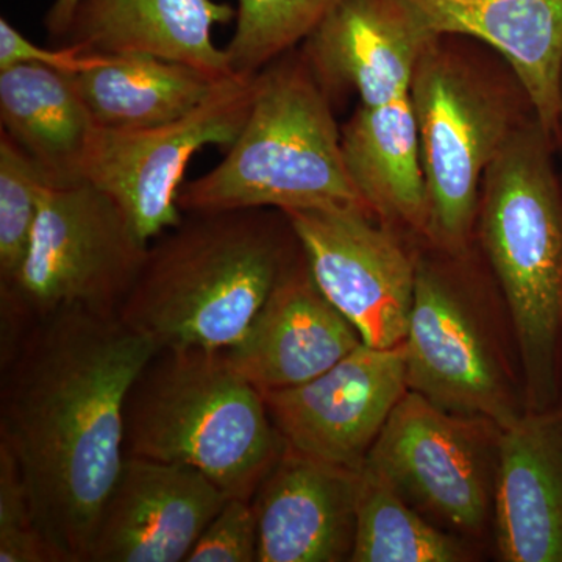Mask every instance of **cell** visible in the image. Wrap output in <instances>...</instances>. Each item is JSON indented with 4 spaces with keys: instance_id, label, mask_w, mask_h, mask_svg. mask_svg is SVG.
Wrapping results in <instances>:
<instances>
[{
    "instance_id": "cell-17",
    "label": "cell",
    "mask_w": 562,
    "mask_h": 562,
    "mask_svg": "<svg viewBox=\"0 0 562 562\" xmlns=\"http://www.w3.org/2000/svg\"><path fill=\"white\" fill-rule=\"evenodd\" d=\"M495 528L506 562H562V409H528L498 431Z\"/></svg>"
},
{
    "instance_id": "cell-11",
    "label": "cell",
    "mask_w": 562,
    "mask_h": 562,
    "mask_svg": "<svg viewBox=\"0 0 562 562\" xmlns=\"http://www.w3.org/2000/svg\"><path fill=\"white\" fill-rule=\"evenodd\" d=\"M406 392L405 346L361 344L312 382L262 397L284 449L360 472Z\"/></svg>"
},
{
    "instance_id": "cell-10",
    "label": "cell",
    "mask_w": 562,
    "mask_h": 562,
    "mask_svg": "<svg viewBox=\"0 0 562 562\" xmlns=\"http://www.w3.org/2000/svg\"><path fill=\"white\" fill-rule=\"evenodd\" d=\"M322 294L376 349L408 335L417 265L362 210L284 211Z\"/></svg>"
},
{
    "instance_id": "cell-3",
    "label": "cell",
    "mask_w": 562,
    "mask_h": 562,
    "mask_svg": "<svg viewBox=\"0 0 562 562\" xmlns=\"http://www.w3.org/2000/svg\"><path fill=\"white\" fill-rule=\"evenodd\" d=\"M290 54L255 76L254 103L241 133L216 168L184 181L179 194L183 213L249 209L372 213L347 169L330 95L305 57Z\"/></svg>"
},
{
    "instance_id": "cell-5",
    "label": "cell",
    "mask_w": 562,
    "mask_h": 562,
    "mask_svg": "<svg viewBox=\"0 0 562 562\" xmlns=\"http://www.w3.org/2000/svg\"><path fill=\"white\" fill-rule=\"evenodd\" d=\"M538 127H516L483 179L480 233L512 314L530 409L558 398L562 199Z\"/></svg>"
},
{
    "instance_id": "cell-12",
    "label": "cell",
    "mask_w": 562,
    "mask_h": 562,
    "mask_svg": "<svg viewBox=\"0 0 562 562\" xmlns=\"http://www.w3.org/2000/svg\"><path fill=\"white\" fill-rule=\"evenodd\" d=\"M403 346L408 391L432 405L498 430L522 416L471 308L431 266L417 265Z\"/></svg>"
},
{
    "instance_id": "cell-20",
    "label": "cell",
    "mask_w": 562,
    "mask_h": 562,
    "mask_svg": "<svg viewBox=\"0 0 562 562\" xmlns=\"http://www.w3.org/2000/svg\"><path fill=\"white\" fill-rule=\"evenodd\" d=\"M341 138L351 180L372 213L428 235L430 199L412 94L361 105Z\"/></svg>"
},
{
    "instance_id": "cell-23",
    "label": "cell",
    "mask_w": 562,
    "mask_h": 562,
    "mask_svg": "<svg viewBox=\"0 0 562 562\" xmlns=\"http://www.w3.org/2000/svg\"><path fill=\"white\" fill-rule=\"evenodd\" d=\"M468 560V550L460 541L432 527L383 475L362 465L351 562Z\"/></svg>"
},
{
    "instance_id": "cell-8",
    "label": "cell",
    "mask_w": 562,
    "mask_h": 562,
    "mask_svg": "<svg viewBox=\"0 0 562 562\" xmlns=\"http://www.w3.org/2000/svg\"><path fill=\"white\" fill-rule=\"evenodd\" d=\"M255 98V77H232L187 116L157 127L113 131L94 125L80 180L109 195L140 243L149 246L183 217L179 194L191 158L206 146L228 149Z\"/></svg>"
},
{
    "instance_id": "cell-13",
    "label": "cell",
    "mask_w": 562,
    "mask_h": 562,
    "mask_svg": "<svg viewBox=\"0 0 562 562\" xmlns=\"http://www.w3.org/2000/svg\"><path fill=\"white\" fill-rule=\"evenodd\" d=\"M227 498L195 469L125 454L87 562L187 561Z\"/></svg>"
},
{
    "instance_id": "cell-18",
    "label": "cell",
    "mask_w": 562,
    "mask_h": 562,
    "mask_svg": "<svg viewBox=\"0 0 562 562\" xmlns=\"http://www.w3.org/2000/svg\"><path fill=\"white\" fill-rule=\"evenodd\" d=\"M439 36L483 41L512 66L547 136L562 120V0H406Z\"/></svg>"
},
{
    "instance_id": "cell-4",
    "label": "cell",
    "mask_w": 562,
    "mask_h": 562,
    "mask_svg": "<svg viewBox=\"0 0 562 562\" xmlns=\"http://www.w3.org/2000/svg\"><path fill=\"white\" fill-rule=\"evenodd\" d=\"M128 457L188 465L228 498L251 501L284 452L265 397L224 351L160 349L124 406Z\"/></svg>"
},
{
    "instance_id": "cell-2",
    "label": "cell",
    "mask_w": 562,
    "mask_h": 562,
    "mask_svg": "<svg viewBox=\"0 0 562 562\" xmlns=\"http://www.w3.org/2000/svg\"><path fill=\"white\" fill-rule=\"evenodd\" d=\"M302 260L283 211L183 213L147 247L120 317L158 350H231Z\"/></svg>"
},
{
    "instance_id": "cell-25",
    "label": "cell",
    "mask_w": 562,
    "mask_h": 562,
    "mask_svg": "<svg viewBox=\"0 0 562 562\" xmlns=\"http://www.w3.org/2000/svg\"><path fill=\"white\" fill-rule=\"evenodd\" d=\"M54 183L27 151L0 131V283L9 281L24 261L41 198Z\"/></svg>"
},
{
    "instance_id": "cell-26",
    "label": "cell",
    "mask_w": 562,
    "mask_h": 562,
    "mask_svg": "<svg viewBox=\"0 0 562 562\" xmlns=\"http://www.w3.org/2000/svg\"><path fill=\"white\" fill-rule=\"evenodd\" d=\"M0 562H60L33 513L27 486L9 447L0 442Z\"/></svg>"
},
{
    "instance_id": "cell-21",
    "label": "cell",
    "mask_w": 562,
    "mask_h": 562,
    "mask_svg": "<svg viewBox=\"0 0 562 562\" xmlns=\"http://www.w3.org/2000/svg\"><path fill=\"white\" fill-rule=\"evenodd\" d=\"M69 77L92 124L113 131L180 120L228 80L149 54L109 55L102 65Z\"/></svg>"
},
{
    "instance_id": "cell-7",
    "label": "cell",
    "mask_w": 562,
    "mask_h": 562,
    "mask_svg": "<svg viewBox=\"0 0 562 562\" xmlns=\"http://www.w3.org/2000/svg\"><path fill=\"white\" fill-rule=\"evenodd\" d=\"M441 41L422 57L409 94L430 199L428 236L460 254L479 214L484 173L516 125L505 99Z\"/></svg>"
},
{
    "instance_id": "cell-19",
    "label": "cell",
    "mask_w": 562,
    "mask_h": 562,
    "mask_svg": "<svg viewBox=\"0 0 562 562\" xmlns=\"http://www.w3.org/2000/svg\"><path fill=\"white\" fill-rule=\"evenodd\" d=\"M235 18L214 0H80L65 41L88 54L155 55L225 80L235 74L213 27Z\"/></svg>"
},
{
    "instance_id": "cell-24",
    "label": "cell",
    "mask_w": 562,
    "mask_h": 562,
    "mask_svg": "<svg viewBox=\"0 0 562 562\" xmlns=\"http://www.w3.org/2000/svg\"><path fill=\"white\" fill-rule=\"evenodd\" d=\"M236 27L224 47L233 74L255 77L316 31L336 0H236Z\"/></svg>"
},
{
    "instance_id": "cell-28",
    "label": "cell",
    "mask_w": 562,
    "mask_h": 562,
    "mask_svg": "<svg viewBox=\"0 0 562 562\" xmlns=\"http://www.w3.org/2000/svg\"><path fill=\"white\" fill-rule=\"evenodd\" d=\"M106 57L109 55L88 54L68 43L60 47H41L25 38L5 18L0 20V70L18 65H38L74 76L102 65Z\"/></svg>"
},
{
    "instance_id": "cell-29",
    "label": "cell",
    "mask_w": 562,
    "mask_h": 562,
    "mask_svg": "<svg viewBox=\"0 0 562 562\" xmlns=\"http://www.w3.org/2000/svg\"><path fill=\"white\" fill-rule=\"evenodd\" d=\"M79 3L80 0H55L52 3L46 18H44V25H46L50 36L65 40Z\"/></svg>"
},
{
    "instance_id": "cell-1",
    "label": "cell",
    "mask_w": 562,
    "mask_h": 562,
    "mask_svg": "<svg viewBox=\"0 0 562 562\" xmlns=\"http://www.w3.org/2000/svg\"><path fill=\"white\" fill-rule=\"evenodd\" d=\"M157 350L120 316L63 310L0 364V442L60 562L88 561L125 461V401Z\"/></svg>"
},
{
    "instance_id": "cell-14",
    "label": "cell",
    "mask_w": 562,
    "mask_h": 562,
    "mask_svg": "<svg viewBox=\"0 0 562 562\" xmlns=\"http://www.w3.org/2000/svg\"><path fill=\"white\" fill-rule=\"evenodd\" d=\"M442 36L406 0H336L303 55L324 90H351L361 105L409 94L425 52Z\"/></svg>"
},
{
    "instance_id": "cell-16",
    "label": "cell",
    "mask_w": 562,
    "mask_h": 562,
    "mask_svg": "<svg viewBox=\"0 0 562 562\" xmlns=\"http://www.w3.org/2000/svg\"><path fill=\"white\" fill-rule=\"evenodd\" d=\"M361 344L360 331L322 294L303 257L272 292L247 335L224 355L236 372L266 394L312 382Z\"/></svg>"
},
{
    "instance_id": "cell-27",
    "label": "cell",
    "mask_w": 562,
    "mask_h": 562,
    "mask_svg": "<svg viewBox=\"0 0 562 562\" xmlns=\"http://www.w3.org/2000/svg\"><path fill=\"white\" fill-rule=\"evenodd\" d=\"M254 503L231 497L210 520L184 562H258Z\"/></svg>"
},
{
    "instance_id": "cell-6",
    "label": "cell",
    "mask_w": 562,
    "mask_h": 562,
    "mask_svg": "<svg viewBox=\"0 0 562 562\" xmlns=\"http://www.w3.org/2000/svg\"><path fill=\"white\" fill-rule=\"evenodd\" d=\"M147 247L116 203L88 181L47 187L24 261L0 283V362L49 314L120 316Z\"/></svg>"
},
{
    "instance_id": "cell-15",
    "label": "cell",
    "mask_w": 562,
    "mask_h": 562,
    "mask_svg": "<svg viewBox=\"0 0 562 562\" xmlns=\"http://www.w3.org/2000/svg\"><path fill=\"white\" fill-rule=\"evenodd\" d=\"M360 472L284 449L251 503L258 562L350 561Z\"/></svg>"
},
{
    "instance_id": "cell-9",
    "label": "cell",
    "mask_w": 562,
    "mask_h": 562,
    "mask_svg": "<svg viewBox=\"0 0 562 562\" xmlns=\"http://www.w3.org/2000/svg\"><path fill=\"white\" fill-rule=\"evenodd\" d=\"M491 422L457 416L408 391L397 403L364 464L409 505L454 530H482L492 490Z\"/></svg>"
},
{
    "instance_id": "cell-22",
    "label": "cell",
    "mask_w": 562,
    "mask_h": 562,
    "mask_svg": "<svg viewBox=\"0 0 562 562\" xmlns=\"http://www.w3.org/2000/svg\"><path fill=\"white\" fill-rule=\"evenodd\" d=\"M0 122L55 183L80 180L94 124L68 74L38 65L0 70Z\"/></svg>"
}]
</instances>
